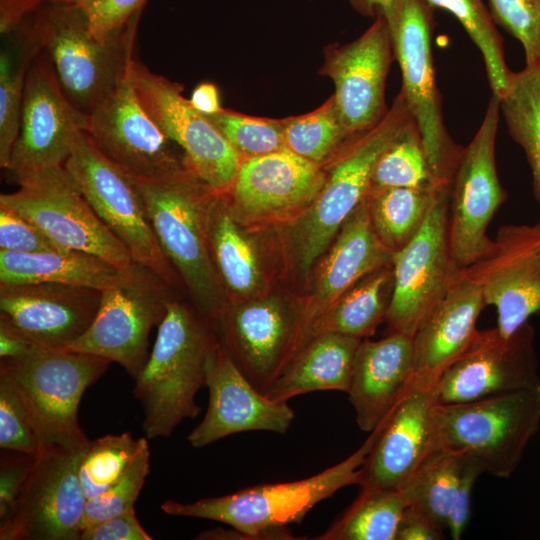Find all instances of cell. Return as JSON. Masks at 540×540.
I'll list each match as a JSON object with an SVG mask.
<instances>
[{
    "mask_svg": "<svg viewBox=\"0 0 540 540\" xmlns=\"http://www.w3.org/2000/svg\"><path fill=\"white\" fill-rule=\"evenodd\" d=\"M139 18L140 14L135 16L117 39L102 42L77 4L52 2L36 10L41 48L64 94L79 111L89 115L116 87L133 58Z\"/></svg>",
    "mask_w": 540,
    "mask_h": 540,
    "instance_id": "obj_5",
    "label": "cell"
},
{
    "mask_svg": "<svg viewBox=\"0 0 540 540\" xmlns=\"http://www.w3.org/2000/svg\"><path fill=\"white\" fill-rule=\"evenodd\" d=\"M50 2H56V3H71V4H77L79 0H48Z\"/></svg>",
    "mask_w": 540,
    "mask_h": 540,
    "instance_id": "obj_56",
    "label": "cell"
},
{
    "mask_svg": "<svg viewBox=\"0 0 540 540\" xmlns=\"http://www.w3.org/2000/svg\"><path fill=\"white\" fill-rule=\"evenodd\" d=\"M122 269L78 250L37 253L0 250V284L58 283L102 291L120 279Z\"/></svg>",
    "mask_w": 540,
    "mask_h": 540,
    "instance_id": "obj_30",
    "label": "cell"
},
{
    "mask_svg": "<svg viewBox=\"0 0 540 540\" xmlns=\"http://www.w3.org/2000/svg\"><path fill=\"white\" fill-rule=\"evenodd\" d=\"M326 176L319 164L289 149L243 158L226 192L232 210L251 218H269L311 205Z\"/></svg>",
    "mask_w": 540,
    "mask_h": 540,
    "instance_id": "obj_25",
    "label": "cell"
},
{
    "mask_svg": "<svg viewBox=\"0 0 540 540\" xmlns=\"http://www.w3.org/2000/svg\"><path fill=\"white\" fill-rule=\"evenodd\" d=\"M132 178L163 253L199 313L216 321L227 307L208 234L209 212L219 193L187 169L153 179Z\"/></svg>",
    "mask_w": 540,
    "mask_h": 540,
    "instance_id": "obj_1",
    "label": "cell"
},
{
    "mask_svg": "<svg viewBox=\"0 0 540 540\" xmlns=\"http://www.w3.org/2000/svg\"><path fill=\"white\" fill-rule=\"evenodd\" d=\"M482 473H485V471L481 463L474 457L467 455L447 518V530L454 540H459L462 537L467 526L473 488Z\"/></svg>",
    "mask_w": 540,
    "mask_h": 540,
    "instance_id": "obj_49",
    "label": "cell"
},
{
    "mask_svg": "<svg viewBox=\"0 0 540 540\" xmlns=\"http://www.w3.org/2000/svg\"><path fill=\"white\" fill-rule=\"evenodd\" d=\"M0 448L36 456L41 443L12 383L0 374Z\"/></svg>",
    "mask_w": 540,
    "mask_h": 540,
    "instance_id": "obj_45",
    "label": "cell"
},
{
    "mask_svg": "<svg viewBox=\"0 0 540 540\" xmlns=\"http://www.w3.org/2000/svg\"><path fill=\"white\" fill-rule=\"evenodd\" d=\"M486 306L480 286L460 270L444 297L413 335L414 380L437 384L470 346Z\"/></svg>",
    "mask_w": 540,
    "mask_h": 540,
    "instance_id": "obj_27",
    "label": "cell"
},
{
    "mask_svg": "<svg viewBox=\"0 0 540 540\" xmlns=\"http://www.w3.org/2000/svg\"><path fill=\"white\" fill-rule=\"evenodd\" d=\"M216 321L232 359L260 392L265 393L304 345L308 323L268 298L226 309Z\"/></svg>",
    "mask_w": 540,
    "mask_h": 540,
    "instance_id": "obj_20",
    "label": "cell"
},
{
    "mask_svg": "<svg viewBox=\"0 0 540 540\" xmlns=\"http://www.w3.org/2000/svg\"><path fill=\"white\" fill-rule=\"evenodd\" d=\"M146 0H79L94 36L102 42L120 37Z\"/></svg>",
    "mask_w": 540,
    "mask_h": 540,
    "instance_id": "obj_46",
    "label": "cell"
},
{
    "mask_svg": "<svg viewBox=\"0 0 540 540\" xmlns=\"http://www.w3.org/2000/svg\"><path fill=\"white\" fill-rule=\"evenodd\" d=\"M499 99L509 133L526 154L540 203V69L526 66L512 72L508 89Z\"/></svg>",
    "mask_w": 540,
    "mask_h": 540,
    "instance_id": "obj_36",
    "label": "cell"
},
{
    "mask_svg": "<svg viewBox=\"0 0 540 540\" xmlns=\"http://www.w3.org/2000/svg\"><path fill=\"white\" fill-rule=\"evenodd\" d=\"M444 538V529L426 512L409 504L401 517L396 540H439Z\"/></svg>",
    "mask_w": 540,
    "mask_h": 540,
    "instance_id": "obj_51",
    "label": "cell"
},
{
    "mask_svg": "<svg viewBox=\"0 0 540 540\" xmlns=\"http://www.w3.org/2000/svg\"><path fill=\"white\" fill-rule=\"evenodd\" d=\"M142 440L143 437L135 439L130 432H123L91 441L79 467V478L87 499L103 493L126 474Z\"/></svg>",
    "mask_w": 540,
    "mask_h": 540,
    "instance_id": "obj_41",
    "label": "cell"
},
{
    "mask_svg": "<svg viewBox=\"0 0 540 540\" xmlns=\"http://www.w3.org/2000/svg\"><path fill=\"white\" fill-rule=\"evenodd\" d=\"M415 121L409 123L379 157L371 187H438Z\"/></svg>",
    "mask_w": 540,
    "mask_h": 540,
    "instance_id": "obj_40",
    "label": "cell"
},
{
    "mask_svg": "<svg viewBox=\"0 0 540 540\" xmlns=\"http://www.w3.org/2000/svg\"><path fill=\"white\" fill-rule=\"evenodd\" d=\"M16 181L19 188L1 194L0 202L25 216L59 247L96 255L120 269L134 262L64 166L27 174Z\"/></svg>",
    "mask_w": 540,
    "mask_h": 540,
    "instance_id": "obj_10",
    "label": "cell"
},
{
    "mask_svg": "<svg viewBox=\"0 0 540 540\" xmlns=\"http://www.w3.org/2000/svg\"><path fill=\"white\" fill-rule=\"evenodd\" d=\"M43 0H0V32L8 35L18 29Z\"/></svg>",
    "mask_w": 540,
    "mask_h": 540,
    "instance_id": "obj_52",
    "label": "cell"
},
{
    "mask_svg": "<svg viewBox=\"0 0 540 540\" xmlns=\"http://www.w3.org/2000/svg\"><path fill=\"white\" fill-rule=\"evenodd\" d=\"M414 382L413 337L389 333L361 341L349 389L358 427L371 433L389 415Z\"/></svg>",
    "mask_w": 540,
    "mask_h": 540,
    "instance_id": "obj_26",
    "label": "cell"
},
{
    "mask_svg": "<svg viewBox=\"0 0 540 540\" xmlns=\"http://www.w3.org/2000/svg\"><path fill=\"white\" fill-rule=\"evenodd\" d=\"M218 194L209 212L212 257L222 283L234 294L254 291L261 279L256 251Z\"/></svg>",
    "mask_w": 540,
    "mask_h": 540,
    "instance_id": "obj_33",
    "label": "cell"
},
{
    "mask_svg": "<svg viewBox=\"0 0 540 540\" xmlns=\"http://www.w3.org/2000/svg\"><path fill=\"white\" fill-rule=\"evenodd\" d=\"M409 504L404 490H361L351 506L316 539L396 540Z\"/></svg>",
    "mask_w": 540,
    "mask_h": 540,
    "instance_id": "obj_35",
    "label": "cell"
},
{
    "mask_svg": "<svg viewBox=\"0 0 540 540\" xmlns=\"http://www.w3.org/2000/svg\"><path fill=\"white\" fill-rule=\"evenodd\" d=\"M433 11L425 0H394L385 14L401 93L420 132L432 175L449 186L463 148L450 137L442 115L432 57Z\"/></svg>",
    "mask_w": 540,
    "mask_h": 540,
    "instance_id": "obj_8",
    "label": "cell"
},
{
    "mask_svg": "<svg viewBox=\"0 0 540 540\" xmlns=\"http://www.w3.org/2000/svg\"><path fill=\"white\" fill-rule=\"evenodd\" d=\"M436 384L414 380L386 419L361 468V490H403L436 450Z\"/></svg>",
    "mask_w": 540,
    "mask_h": 540,
    "instance_id": "obj_21",
    "label": "cell"
},
{
    "mask_svg": "<svg viewBox=\"0 0 540 540\" xmlns=\"http://www.w3.org/2000/svg\"><path fill=\"white\" fill-rule=\"evenodd\" d=\"M392 286V266L365 276L312 323L307 341L324 333L360 339L371 336L377 326L386 320Z\"/></svg>",
    "mask_w": 540,
    "mask_h": 540,
    "instance_id": "obj_31",
    "label": "cell"
},
{
    "mask_svg": "<svg viewBox=\"0 0 540 540\" xmlns=\"http://www.w3.org/2000/svg\"><path fill=\"white\" fill-rule=\"evenodd\" d=\"M499 112L500 99L492 95L478 131L462 150L449 186V245L460 269L490 249L493 240L487 229L506 199L495 160Z\"/></svg>",
    "mask_w": 540,
    "mask_h": 540,
    "instance_id": "obj_15",
    "label": "cell"
},
{
    "mask_svg": "<svg viewBox=\"0 0 540 540\" xmlns=\"http://www.w3.org/2000/svg\"><path fill=\"white\" fill-rule=\"evenodd\" d=\"M374 439L372 431L346 459L305 479L260 484L190 503L167 500L161 509L168 515L225 523L240 532L239 539H294L289 524L300 523L316 504L338 490L360 484Z\"/></svg>",
    "mask_w": 540,
    "mask_h": 540,
    "instance_id": "obj_3",
    "label": "cell"
},
{
    "mask_svg": "<svg viewBox=\"0 0 540 540\" xmlns=\"http://www.w3.org/2000/svg\"><path fill=\"white\" fill-rule=\"evenodd\" d=\"M87 125L88 115L68 100L41 49L28 71L19 132L6 169L16 180L63 166Z\"/></svg>",
    "mask_w": 540,
    "mask_h": 540,
    "instance_id": "obj_16",
    "label": "cell"
},
{
    "mask_svg": "<svg viewBox=\"0 0 540 540\" xmlns=\"http://www.w3.org/2000/svg\"><path fill=\"white\" fill-rule=\"evenodd\" d=\"M335 238L321 268L312 303L304 309L309 329L361 279L392 266L394 252L376 234L366 198L346 219Z\"/></svg>",
    "mask_w": 540,
    "mask_h": 540,
    "instance_id": "obj_28",
    "label": "cell"
},
{
    "mask_svg": "<svg viewBox=\"0 0 540 540\" xmlns=\"http://www.w3.org/2000/svg\"><path fill=\"white\" fill-rule=\"evenodd\" d=\"M394 57L389 27L382 16L356 40L327 48L321 72L334 83L333 98L351 135L372 127L387 113L385 83Z\"/></svg>",
    "mask_w": 540,
    "mask_h": 540,
    "instance_id": "obj_22",
    "label": "cell"
},
{
    "mask_svg": "<svg viewBox=\"0 0 540 540\" xmlns=\"http://www.w3.org/2000/svg\"><path fill=\"white\" fill-rule=\"evenodd\" d=\"M412 121L400 92L379 122L352 135L338 151L321 191L296 227L303 271L329 247L346 219L366 198L379 157Z\"/></svg>",
    "mask_w": 540,
    "mask_h": 540,
    "instance_id": "obj_7",
    "label": "cell"
},
{
    "mask_svg": "<svg viewBox=\"0 0 540 540\" xmlns=\"http://www.w3.org/2000/svg\"><path fill=\"white\" fill-rule=\"evenodd\" d=\"M34 345L12 323L0 316V359L23 356Z\"/></svg>",
    "mask_w": 540,
    "mask_h": 540,
    "instance_id": "obj_53",
    "label": "cell"
},
{
    "mask_svg": "<svg viewBox=\"0 0 540 540\" xmlns=\"http://www.w3.org/2000/svg\"><path fill=\"white\" fill-rule=\"evenodd\" d=\"M150 470V449L144 436L141 447L126 474L103 493L87 499L81 531L111 517L134 509V504Z\"/></svg>",
    "mask_w": 540,
    "mask_h": 540,
    "instance_id": "obj_43",
    "label": "cell"
},
{
    "mask_svg": "<svg viewBox=\"0 0 540 540\" xmlns=\"http://www.w3.org/2000/svg\"><path fill=\"white\" fill-rule=\"evenodd\" d=\"M63 249L25 216L0 202V250L37 253Z\"/></svg>",
    "mask_w": 540,
    "mask_h": 540,
    "instance_id": "obj_47",
    "label": "cell"
},
{
    "mask_svg": "<svg viewBox=\"0 0 540 540\" xmlns=\"http://www.w3.org/2000/svg\"><path fill=\"white\" fill-rule=\"evenodd\" d=\"M0 457V524L11 515L21 488L28 477L36 456L1 449Z\"/></svg>",
    "mask_w": 540,
    "mask_h": 540,
    "instance_id": "obj_48",
    "label": "cell"
},
{
    "mask_svg": "<svg viewBox=\"0 0 540 540\" xmlns=\"http://www.w3.org/2000/svg\"><path fill=\"white\" fill-rule=\"evenodd\" d=\"M205 386L207 412L187 437L195 448L241 432L284 434L295 417L287 402L271 400L254 387L220 341L208 355Z\"/></svg>",
    "mask_w": 540,
    "mask_h": 540,
    "instance_id": "obj_23",
    "label": "cell"
},
{
    "mask_svg": "<svg viewBox=\"0 0 540 540\" xmlns=\"http://www.w3.org/2000/svg\"><path fill=\"white\" fill-rule=\"evenodd\" d=\"M430 6L451 13L466 30L482 54L493 95L501 97L509 86L503 40L483 0H425Z\"/></svg>",
    "mask_w": 540,
    "mask_h": 540,
    "instance_id": "obj_38",
    "label": "cell"
},
{
    "mask_svg": "<svg viewBox=\"0 0 540 540\" xmlns=\"http://www.w3.org/2000/svg\"><path fill=\"white\" fill-rule=\"evenodd\" d=\"M539 387L535 330L527 322L509 336L496 327L478 330L441 375L435 393L438 404H453Z\"/></svg>",
    "mask_w": 540,
    "mask_h": 540,
    "instance_id": "obj_18",
    "label": "cell"
},
{
    "mask_svg": "<svg viewBox=\"0 0 540 540\" xmlns=\"http://www.w3.org/2000/svg\"><path fill=\"white\" fill-rule=\"evenodd\" d=\"M361 341L338 333L310 338L264 394L271 400L287 402L314 391L347 393Z\"/></svg>",
    "mask_w": 540,
    "mask_h": 540,
    "instance_id": "obj_29",
    "label": "cell"
},
{
    "mask_svg": "<svg viewBox=\"0 0 540 540\" xmlns=\"http://www.w3.org/2000/svg\"><path fill=\"white\" fill-rule=\"evenodd\" d=\"M111 363L94 354L34 345L23 356L1 359L0 374L17 391L41 447L73 448L91 443L79 425V404Z\"/></svg>",
    "mask_w": 540,
    "mask_h": 540,
    "instance_id": "obj_4",
    "label": "cell"
},
{
    "mask_svg": "<svg viewBox=\"0 0 540 540\" xmlns=\"http://www.w3.org/2000/svg\"><path fill=\"white\" fill-rule=\"evenodd\" d=\"M436 449L461 451L509 478L540 429V387L434 406Z\"/></svg>",
    "mask_w": 540,
    "mask_h": 540,
    "instance_id": "obj_6",
    "label": "cell"
},
{
    "mask_svg": "<svg viewBox=\"0 0 540 540\" xmlns=\"http://www.w3.org/2000/svg\"><path fill=\"white\" fill-rule=\"evenodd\" d=\"M243 156L254 157L286 149L282 119L244 115L223 109L205 115Z\"/></svg>",
    "mask_w": 540,
    "mask_h": 540,
    "instance_id": "obj_42",
    "label": "cell"
},
{
    "mask_svg": "<svg viewBox=\"0 0 540 540\" xmlns=\"http://www.w3.org/2000/svg\"><path fill=\"white\" fill-rule=\"evenodd\" d=\"M461 451L436 449L403 489L410 504L447 529V518L466 459Z\"/></svg>",
    "mask_w": 540,
    "mask_h": 540,
    "instance_id": "obj_37",
    "label": "cell"
},
{
    "mask_svg": "<svg viewBox=\"0 0 540 540\" xmlns=\"http://www.w3.org/2000/svg\"><path fill=\"white\" fill-rule=\"evenodd\" d=\"M189 101L196 110L204 115H212L223 110L220 105L218 90L212 83L198 85Z\"/></svg>",
    "mask_w": 540,
    "mask_h": 540,
    "instance_id": "obj_54",
    "label": "cell"
},
{
    "mask_svg": "<svg viewBox=\"0 0 540 540\" xmlns=\"http://www.w3.org/2000/svg\"><path fill=\"white\" fill-rule=\"evenodd\" d=\"M439 187L370 188L366 199L371 222L390 250H400L418 233Z\"/></svg>",
    "mask_w": 540,
    "mask_h": 540,
    "instance_id": "obj_34",
    "label": "cell"
},
{
    "mask_svg": "<svg viewBox=\"0 0 540 540\" xmlns=\"http://www.w3.org/2000/svg\"><path fill=\"white\" fill-rule=\"evenodd\" d=\"M101 291L58 283L0 284V316L33 344L66 348L92 324Z\"/></svg>",
    "mask_w": 540,
    "mask_h": 540,
    "instance_id": "obj_24",
    "label": "cell"
},
{
    "mask_svg": "<svg viewBox=\"0 0 540 540\" xmlns=\"http://www.w3.org/2000/svg\"><path fill=\"white\" fill-rule=\"evenodd\" d=\"M169 286L151 269L134 261L122 269L117 282L101 291L92 324L66 349L116 362L136 379L150 354V332L159 325L173 299Z\"/></svg>",
    "mask_w": 540,
    "mask_h": 540,
    "instance_id": "obj_9",
    "label": "cell"
},
{
    "mask_svg": "<svg viewBox=\"0 0 540 540\" xmlns=\"http://www.w3.org/2000/svg\"><path fill=\"white\" fill-rule=\"evenodd\" d=\"M89 445L41 447L10 517L0 524L1 540H80L87 498L79 467Z\"/></svg>",
    "mask_w": 540,
    "mask_h": 540,
    "instance_id": "obj_14",
    "label": "cell"
},
{
    "mask_svg": "<svg viewBox=\"0 0 540 540\" xmlns=\"http://www.w3.org/2000/svg\"><path fill=\"white\" fill-rule=\"evenodd\" d=\"M2 38L5 42L0 52V165L6 169L19 132L28 71L42 49L34 14Z\"/></svg>",
    "mask_w": 540,
    "mask_h": 540,
    "instance_id": "obj_32",
    "label": "cell"
},
{
    "mask_svg": "<svg viewBox=\"0 0 540 540\" xmlns=\"http://www.w3.org/2000/svg\"><path fill=\"white\" fill-rule=\"evenodd\" d=\"M394 0H349L360 14L369 17H384Z\"/></svg>",
    "mask_w": 540,
    "mask_h": 540,
    "instance_id": "obj_55",
    "label": "cell"
},
{
    "mask_svg": "<svg viewBox=\"0 0 540 540\" xmlns=\"http://www.w3.org/2000/svg\"><path fill=\"white\" fill-rule=\"evenodd\" d=\"M137 96L164 134L182 150L185 168L219 194L231 187L243 156L182 95L183 86L132 59Z\"/></svg>",
    "mask_w": 540,
    "mask_h": 540,
    "instance_id": "obj_13",
    "label": "cell"
},
{
    "mask_svg": "<svg viewBox=\"0 0 540 540\" xmlns=\"http://www.w3.org/2000/svg\"><path fill=\"white\" fill-rule=\"evenodd\" d=\"M283 120L286 148L320 164L352 136L344 127L333 95L312 112Z\"/></svg>",
    "mask_w": 540,
    "mask_h": 540,
    "instance_id": "obj_39",
    "label": "cell"
},
{
    "mask_svg": "<svg viewBox=\"0 0 540 540\" xmlns=\"http://www.w3.org/2000/svg\"><path fill=\"white\" fill-rule=\"evenodd\" d=\"M131 60L116 87L88 115L86 133L105 157L132 177L153 179L186 169L183 156L175 151L178 146L140 102L130 75Z\"/></svg>",
    "mask_w": 540,
    "mask_h": 540,
    "instance_id": "obj_17",
    "label": "cell"
},
{
    "mask_svg": "<svg viewBox=\"0 0 540 540\" xmlns=\"http://www.w3.org/2000/svg\"><path fill=\"white\" fill-rule=\"evenodd\" d=\"M449 186L437 189L418 233L393 254L389 333L413 337L460 273L449 245Z\"/></svg>",
    "mask_w": 540,
    "mask_h": 540,
    "instance_id": "obj_12",
    "label": "cell"
},
{
    "mask_svg": "<svg viewBox=\"0 0 540 540\" xmlns=\"http://www.w3.org/2000/svg\"><path fill=\"white\" fill-rule=\"evenodd\" d=\"M461 270L496 308L500 334L511 335L540 315V222L501 227L490 249Z\"/></svg>",
    "mask_w": 540,
    "mask_h": 540,
    "instance_id": "obj_19",
    "label": "cell"
},
{
    "mask_svg": "<svg viewBox=\"0 0 540 540\" xmlns=\"http://www.w3.org/2000/svg\"><path fill=\"white\" fill-rule=\"evenodd\" d=\"M138 521L135 509L89 525L81 531L80 540H151Z\"/></svg>",
    "mask_w": 540,
    "mask_h": 540,
    "instance_id": "obj_50",
    "label": "cell"
},
{
    "mask_svg": "<svg viewBox=\"0 0 540 540\" xmlns=\"http://www.w3.org/2000/svg\"><path fill=\"white\" fill-rule=\"evenodd\" d=\"M490 14L523 45L526 66L540 69V0H489Z\"/></svg>",
    "mask_w": 540,
    "mask_h": 540,
    "instance_id": "obj_44",
    "label": "cell"
},
{
    "mask_svg": "<svg viewBox=\"0 0 540 540\" xmlns=\"http://www.w3.org/2000/svg\"><path fill=\"white\" fill-rule=\"evenodd\" d=\"M210 322L177 300L169 302L133 389L148 440L168 437L184 419L199 415L196 394L205 386L207 358L218 343Z\"/></svg>",
    "mask_w": 540,
    "mask_h": 540,
    "instance_id": "obj_2",
    "label": "cell"
},
{
    "mask_svg": "<svg viewBox=\"0 0 540 540\" xmlns=\"http://www.w3.org/2000/svg\"><path fill=\"white\" fill-rule=\"evenodd\" d=\"M63 166L133 260L171 285L176 271L159 245L133 178L105 157L86 131L78 137Z\"/></svg>",
    "mask_w": 540,
    "mask_h": 540,
    "instance_id": "obj_11",
    "label": "cell"
}]
</instances>
